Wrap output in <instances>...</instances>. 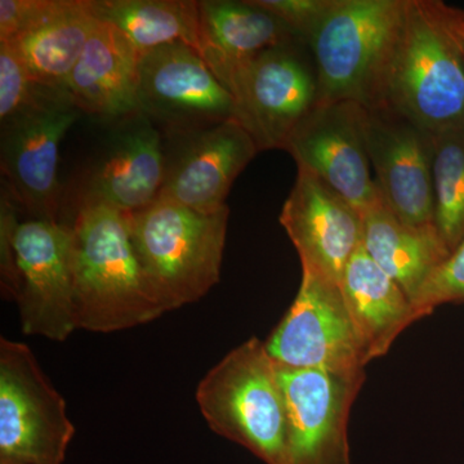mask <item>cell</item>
I'll return each instance as SVG.
<instances>
[{
	"instance_id": "8fae6325",
	"label": "cell",
	"mask_w": 464,
	"mask_h": 464,
	"mask_svg": "<svg viewBox=\"0 0 464 464\" xmlns=\"http://www.w3.org/2000/svg\"><path fill=\"white\" fill-rule=\"evenodd\" d=\"M139 110L168 133H183L234 118L230 92L199 52L183 43L163 45L140 61Z\"/></svg>"
},
{
	"instance_id": "d6986e66",
	"label": "cell",
	"mask_w": 464,
	"mask_h": 464,
	"mask_svg": "<svg viewBox=\"0 0 464 464\" xmlns=\"http://www.w3.org/2000/svg\"><path fill=\"white\" fill-rule=\"evenodd\" d=\"M140 61L132 42L100 20L70 74L67 94L76 108L90 114L119 119L136 114Z\"/></svg>"
},
{
	"instance_id": "f1b7e54d",
	"label": "cell",
	"mask_w": 464,
	"mask_h": 464,
	"mask_svg": "<svg viewBox=\"0 0 464 464\" xmlns=\"http://www.w3.org/2000/svg\"><path fill=\"white\" fill-rule=\"evenodd\" d=\"M431 2L442 29L456 44L464 63V9L449 5L440 0H431Z\"/></svg>"
},
{
	"instance_id": "d4e9b609",
	"label": "cell",
	"mask_w": 464,
	"mask_h": 464,
	"mask_svg": "<svg viewBox=\"0 0 464 464\" xmlns=\"http://www.w3.org/2000/svg\"><path fill=\"white\" fill-rule=\"evenodd\" d=\"M50 92L33 81L16 45L0 42V121L32 109Z\"/></svg>"
},
{
	"instance_id": "5bb4252c",
	"label": "cell",
	"mask_w": 464,
	"mask_h": 464,
	"mask_svg": "<svg viewBox=\"0 0 464 464\" xmlns=\"http://www.w3.org/2000/svg\"><path fill=\"white\" fill-rule=\"evenodd\" d=\"M364 130L382 199L406 225L435 226L432 134L387 106L364 108Z\"/></svg>"
},
{
	"instance_id": "3957f363",
	"label": "cell",
	"mask_w": 464,
	"mask_h": 464,
	"mask_svg": "<svg viewBox=\"0 0 464 464\" xmlns=\"http://www.w3.org/2000/svg\"><path fill=\"white\" fill-rule=\"evenodd\" d=\"M374 106L395 110L432 136L463 130V58L431 0H408Z\"/></svg>"
},
{
	"instance_id": "8992f818",
	"label": "cell",
	"mask_w": 464,
	"mask_h": 464,
	"mask_svg": "<svg viewBox=\"0 0 464 464\" xmlns=\"http://www.w3.org/2000/svg\"><path fill=\"white\" fill-rule=\"evenodd\" d=\"M408 0H333L307 43L315 60L316 103L373 108Z\"/></svg>"
},
{
	"instance_id": "52a82bcc",
	"label": "cell",
	"mask_w": 464,
	"mask_h": 464,
	"mask_svg": "<svg viewBox=\"0 0 464 464\" xmlns=\"http://www.w3.org/2000/svg\"><path fill=\"white\" fill-rule=\"evenodd\" d=\"M74 435L65 399L33 351L0 338V464H63Z\"/></svg>"
},
{
	"instance_id": "7c38bea8",
	"label": "cell",
	"mask_w": 464,
	"mask_h": 464,
	"mask_svg": "<svg viewBox=\"0 0 464 464\" xmlns=\"http://www.w3.org/2000/svg\"><path fill=\"white\" fill-rule=\"evenodd\" d=\"M234 119L255 140L258 151L284 150L286 141L316 105V74L295 45L259 54L231 90Z\"/></svg>"
},
{
	"instance_id": "ffe728a7",
	"label": "cell",
	"mask_w": 464,
	"mask_h": 464,
	"mask_svg": "<svg viewBox=\"0 0 464 464\" xmlns=\"http://www.w3.org/2000/svg\"><path fill=\"white\" fill-rule=\"evenodd\" d=\"M341 290L368 364L386 355L399 335L417 322L411 299L364 246L348 261Z\"/></svg>"
},
{
	"instance_id": "5b68a950",
	"label": "cell",
	"mask_w": 464,
	"mask_h": 464,
	"mask_svg": "<svg viewBox=\"0 0 464 464\" xmlns=\"http://www.w3.org/2000/svg\"><path fill=\"white\" fill-rule=\"evenodd\" d=\"M200 413L213 432L266 464H280L288 411L279 368L257 337L234 348L197 389Z\"/></svg>"
},
{
	"instance_id": "4fadbf2b",
	"label": "cell",
	"mask_w": 464,
	"mask_h": 464,
	"mask_svg": "<svg viewBox=\"0 0 464 464\" xmlns=\"http://www.w3.org/2000/svg\"><path fill=\"white\" fill-rule=\"evenodd\" d=\"M279 375L288 411L280 464H351L348 420L366 377L283 368Z\"/></svg>"
},
{
	"instance_id": "30bf717a",
	"label": "cell",
	"mask_w": 464,
	"mask_h": 464,
	"mask_svg": "<svg viewBox=\"0 0 464 464\" xmlns=\"http://www.w3.org/2000/svg\"><path fill=\"white\" fill-rule=\"evenodd\" d=\"M284 150L364 215L381 200L366 146L364 108L353 101L316 103Z\"/></svg>"
},
{
	"instance_id": "44dd1931",
	"label": "cell",
	"mask_w": 464,
	"mask_h": 464,
	"mask_svg": "<svg viewBox=\"0 0 464 464\" xmlns=\"http://www.w3.org/2000/svg\"><path fill=\"white\" fill-rule=\"evenodd\" d=\"M362 218L365 252L413 302L424 283L451 255L438 228L404 224L382 198Z\"/></svg>"
},
{
	"instance_id": "6da1fadb",
	"label": "cell",
	"mask_w": 464,
	"mask_h": 464,
	"mask_svg": "<svg viewBox=\"0 0 464 464\" xmlns=\"http://www.w3.org/2000/svg\"><path fill=\"white\" fill-rule=\"evenodd\" d=\"M69 225L76 329L121 332L164 315L134 248L130 213L82 206Z\"/></svg>"
},
{
	"instance_id": "484cf974",
	"label": "cell",
	"mask_w": 464,
	"mask_h": 464,
	"mask_svg": "<svg viewBox=\"0 0 464 464\" xmlns=\"http://www.w3.org/2000/svg\"><path fill=\"white\" fill-rule=\"evenodd\" d=\"M464 302V240L444 264L436 268L413 299L415 320L430 316L445 304Z\"/></svg>"
},
{
	"instance_id": "83f0119b",
	"label": "cell",
	"mask_w": 464,
	"mask_h": 464,
	"mask_svg": "<svg viewBox=\"0 0 464 464\" xmlns=\"http://www.w3.org/2000/svg\"><path fill=\"white\" fill-rule=\"evenodd\" d=\"M253 3L283 21L297 38L307 42L332 7L333 0H253Z\"/></svg>"
},
{
	"instance_id": "277c9868",
	"label": "cell",
	"mask_w": 464,
	"mask_h": 464,
	"mask_svg": "<svg viewBox=\"0 0 464 464\" xmlns=\"http://www.w3.org/2000/svg\"><path fill=\"white\" fill-rule=\"evenodd\" d=\"M228 216L227 206L206 215L163 198L130 215L134 248L164 314L219 282Z\"/></svg>"
},
{
	"instance_id": "ba28073f",
	"label": "cell",
	"mask_w": 464,
	"mask_h": 464,
	"mask_svg": "<svg viewBox=\"0 0 464 464\" xmlns=\"http://www.w3.org/2000/svg\"><path fill=\"white\" fill-rule=\"evenodd\" d=\"M265 346L279 368L366 377L368 362L341 285L307 271H302L297 297Z\"/></svg>"
},
{
	"instance_id": "9a60e30c",
	"label": "cell",
	"mask_w": 464,
	"mask_h": 464,
	"mask_svg": "<svg viewBox=\"0 0 464 464\" xmlns=\"http://www.w3.org/2000/svg\"><path fill=\"white\" fill-rule=\"evenodd\" d=\"M173 136L158 198L206 215L218 212L235 179L259 152L255 140L234 118Z\"/></svg>"
},
{
	"instance_id": "e0dca14e",
	"label": "cell",
	"mask_w": 464,
	"mask_h": 464,
	"mask_svg": "<svg viewBox=\"0 0 464 464\" xmlns=\"http://www.w3.org/2000/svg\"><path fill=\"white\" fill-rule=\"evenodd\" d=\"M158 130L142 112L125 116L85 172L78 208L101 204L132 215L157 200L166 176V145Z\"/></svg>"
},
{
	"instance_id": "cb8c5ba5",
	"label": "cell",
	"mask_w": 464,
	"mask_h": 464,
	"mask_svg": "<svg viewBox=\"0 0 464 464\" xmlns=\"http://www.w3.org/2000/svg\"><path fill=\"white\" fill-rule=\"evenodd\" d=\"M435 226L453 253L464 240V128L432 136Z\"/></svg>"
},
{
	"instance_id": "7a4b0ae2",
	"label": "cell",
	"mask_w": 464,
	"mask_h": 464,
	"mask_svg": "<svg viewBox=\"0 0 464 464\" xmlns=\"http://www.w3.org/2000/svg\"><path fill=\"white\" fill-rule=\"evenodd\" d=\"M0 203L2 295L16 302L24 334L63 342L76 331L72 235L51 219L18 221L16 200Z\"/></svg>"
},
{
	"instance_id": "9c48e42d",
	"label": "cell",
	"mask_w": 464,
	"mask_h": 464,
	"mask_svg": "<svg viewBox=\"0 0 464 464\" xmlns=\"http://www.w3.org/2000/svg\"><path fill=\"white\" fill-rule=\"evenodd\" d=\"M79 111L67 92L52 91L32 109L2 123L0 164L5 185L33 218L60 221V145Z\"/></svg>"
},
{
	"instance_id": "7402d4cb",
	"label": "cell",
	"mask_w": 464,
	"mask_h": 464,
	"mask_svg": "<svg viewBox=\"0 0 464 464\" xmlns=\"http://www.w3.org/2000/svg\"><path fill=\"white\" fill-rule=\"evenodd\" d=\"M99 21L92 0H72L70 7L50 23L11 42L36 84L66 92L70 74Z\"/></svg>"
},
{
	"instance_id": "2e32d148",
	"label": "cell",
	"mask_w": 464,
	"mask_h": 464,
	"mask_svg": "<svg viewBox=\"0 0 464 464\" xmlns=\"http://www.w3.org/2000/svg\"><path fill=\"white\" fill-rule=\"evenodd\" d=\"M279 219L302 271L341 285L348 261L364 243L362 213L313 173L298 169Z\"/></svg>"
},
{
	"instance_id": "4316f807",
	"label": "cell",
	"mask_w": 464,
	"mask_h": 464,
	"mask_svg": "<svg viewBox=\"0 0 464 464\" xmlns=\"http://www.w3.org/2000/svg\"><path fill=\"white\" fill-rule=\"evenodd\" d=\"M72 0H0V42L16 41L50 23Z\"/></svg>"
},
{
	"instance_id": "603a6c76",
	"label": "cell",
	"mask_w": 464,
	"mask_h": 464,
	"mask_svg": "<svg viewBox=\"0 0 464 464\" xmlns=\"http://www.w3.org/2000/svg\"><path fill=\"white\" fill-rule=\"evenodd\" d=\"M94 14L111 24L145 54L163 45L199 50V2L195 0H92Z\"/></svg>"
},
{
	"instance_id": "ac0fdd59",
	"label": "cell",
	"mask_w": 464,
	"mask_h": 464,
	"mask_svg": "<svg viewBox=\"0 0 464 464\" xmlns=\"http://www.w3.org/2000/svg\"><path fill=\"white\" fill-rule=\"evenodd\" d=\"M199 16L198 52L230 93L259 54L298 39L283 21L253 0H203Z\"/></svg>"
}]
</instances>
